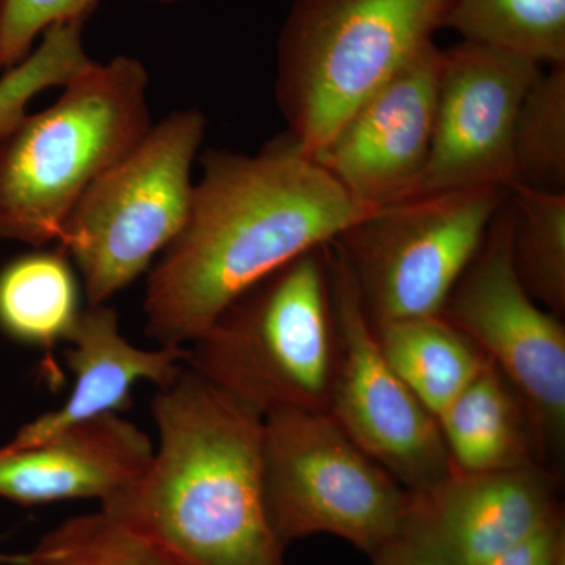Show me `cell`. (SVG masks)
<instances>
[{"label":"cell","mask_w":565,"mask_h":565,"mask_svg":"<svg viewBox=\"0 0 565 565\" xmlns=\"http://www.w3.org/2000/svg\"><path fill=\"white\" fill-rule=\"evenodd\" d=\"M202 163L188 223L148 278L147 332L159 345L199 340L253 286L377 210L288 132L256 154L210 151Z\"/></svg>","instance_id":"6da1fadb"},{"label":"cell","mask_w":565,"mask_h":565,"mask_svg":"<svg viewBox=\"0 0 565 565\" xmlns=\"http://www.w3.org/2000/svg\"><path fill=\"white\" fill-rule=\"evenodd\" d=\"M151 412L158 449L102 511L181 565H285L264 500V418L185 366Z\"/></svg>","instance_id":"7a4b0ae2"},{"label":"cell","mask_w":565,"mask_h":565,"mask_svg":"<svg viewBox=\"0 0 565 565\" xmlns=\"http://www.w3.org/2000/svg\"><path fill=\"white\" fill-rule=\"evenodd\" d=\"M63 87L0 140V239L57 243L82 193L150 132L148 73L137 58L92 61Z\"/></svg>","instance_id":"3957f363"},{"label":"cell","mask_w":565,"mask_h":565,"mask_svg":"<svg viewBox=\"0 0 565 565\" xmlns=\"http://www.w3.org/2000/svg\"><path fill=\"white\" fill-rule=\"evenodd\" d=\"M192 344L193 373L262 418L327 412L337 362L330 244L253 286Z\"/></svg>","instance_id":"277c9868"},{"label":"cell","mask_w":565,"mask_h":565,"mask_svg":"<svg viewBox=\"0 0 565 565\" xmlns=\"http://www.w3.org/2000/svg\"><path fill=\"white\" fill-rule=\"evenodd\" d=\"M455 0H296L278 39L277 102L318 158L345 118L446 28Z\"/></svg>","instance_id":"5b68a950"},{"label":"cell","mask_w":565,"mask_h":565,"mask_svg":"<svg viewBox=\"0 0 565 565\" xmlns=\"http://www.w3.org/2000/svg\"><path fill=\"white\" fill-rule=\"evenodd\" d=\"M204 131L199 110L174 111L82 193L57 243L79 270L88 303L106 305L180 236Z\"/></svg>","instance_id":"8992f818"},{"label":"cell","mask_w":565,"mask_h":565,"mask_svg":"<svg viewBox=\"0 0 565 565\" xmlns=\"http://www.w3.org/2000/svg\"><path fill=\"white\" fill-rule=\"evenodd\" d=\"M263 482L267 515L282 545L330 534L367 556L401 530L414 500L329 412L264 418Z\"/></svg>","instance_id":"52a82bcc"},{"label":"cell","mask_w":565,"mask_h":565,"mask_svg":"<svg viewBox=\"0 0 565 565\" xmlns=\"http://www.w3.org/2000/svg\"><path fill=\"white\" fill-rule=\"evenodd\" d=\"M508 196L501 188L414 196L341 234L333 245L371 323L440 315Z\"/></svg>","instance_id":"ba28073f"},{"label":"cell","mask_w":565,"mask_h":565,"mask_svg":"<svg viewBox=\"0 0 565 565\" xmlns=\"http://www.w3.org/2000/svg\"><path fill=\"white\" fill-rule=\"evenodd\" d=\"M440 315L467 334L514 388L550 470L548 463L563 455L565 440V329L559 316L535 302L516 275L509 196Z\"/></svg>","instance_id":"9c48e42d"},{"label":"cell","mask_w":565,"mask_h":565,"mask_svg":"<svg viewBox=\"0 0 565 565\" xmlns=\"http://www.w3.org/2000/svg\"><path fill=\"white\" fill-rule=\"evenodd\" d=\"M337 362L330 416L353 444L411 493H426L455 471L437 418L386 362L343 256L330 244Z\"/></svg>","instance_id":"30bf717a"},{"label":"cell","mask_w":565,"mask_h":565,"mask_svg":"<svg viewBox=\"0 0 565 565\" xmlns=\"http://www.w3.org/2000/svg\"><path fill=\"white\" fill-rule=\"evenodd\" d=\"M542 68L470 41L444 50L433 147L408 199L473 188L511 192L516 184L512 158L516 114Z\"/></svg>","instance_id":"8fae6325"},{"label":"cell","mask_w":565,"mask_h":565,"mask_svg":"<svg viewBox=\"0 0 565 565\" xmlns=\"http://www.w3.org/2000/svg\"><path fill=\"white\" fill-rule=\"evenodd\" d=\"M444 50L433 43L345 118L316 161L353 200L403 202L422 180L430 147Z\"/></svg>","instance_id":"7c38bea8"},{"label":"cell","mask_w":565,"mask_h":565,"mask_svg":"<svg viewBox=\"0 0 565 565\" xmlns=\"http://www.w3.org/2000/svg\"><path fill=\"white\" fill-rule=\"evenodd\" d=\"M150 437L118 414L71 424L32 446L0 451V497L24 505L96 498L106 503L150 465Z\"/></svg>","instance_id":"4fadbf2b"},{"label":"cell","mask_w":565,"mask_h":565,"mask_svg":"<svg viewBox=\"0 0 565 565\" xmlns=\"http://www.w3.org/2000/svg\"><path fill=\"white\" fill-rule=\"evenodd\" d=\"M435 534L463 565H481L564 516L553 471L544 467L452 473L414 493Z\"/></svg>","instance_id":"5bb4252c"},{"label":"cell","mask_w":565,"mask_h":565,"mask_svg":"<svg viewBox=\"0 0 565 565\" xmlns=\"http://www.w3.org/2000/svg\"><path fill=\"white\" fill-rule=\"evenodd\" d=\"M66 364L74 382L70 397L57 411L22 427L11 444L32 446L65 429L131 405L134 386L141 381L158 388L172 384L184 370L188 349L161 345L158 351L136 348L122 337L118 315L107 305H90L68 337Z\"/></svg>","instance_id":"9a60e30c"},{"label":"cell","mask_w":565,"mask_h":565,"mask_svg":"<svg viewBox=\"0 0 565 565\" xmlns=\"http://www.w3.org/2000/svg\"><path fill=\"white\" fill-rule=\"evenodd\" d=\"M437 422L455 473L544 467L525 405L492 363Z\"/></svg>","instance_id":"2e32d148"},{"label":"cell","mask_w":565,"mask_h":565,"mask_svg":"<svg viewBox=\"0 0 565 565\" xmlns=\"http://www.w3.org/2000/svg\"><path fill=\"white\" fill-rule=\"evenodd\" d=\"M373 329L386 362L435 418L490 363L441 315L399 319Z\"/></svg>","instance_id":"e0dca14e"},{"label":"cell","mask_w":565,"mask_h":565,"mask_svg":"<svg viewBox=\"0 0 565 565\" xmlns=\"http://www.w3.org/2000/svg\"><path fill=\"white\" fill-rule=\"evenodd\" d=\"M81 315V282L61 247L36 248L0 270V330L11 340L52 351Z\"/></svg>","instance_id":"ac0fdd59"},{"label":"cell","mask_w":565,"mask_h":565,"mask_svg":"<svg viewBox=\"0 0 565 565\" xmlns=\"http://www.w3.org/2000/svg\"><path fill=\"white\" fill-rule=\"evenodd\" d=\"M446 28L541 66L565 65V0H455Z\"/></svg>","instance_id":"d6986e66"},{"label":"cell","mask_w":565,"mask_h":565,"mask_svg":"<svg viewBox=\"0 0 565 565\" xmlns=\"http://www.w3.org/2000/svg\"><path fill=\"white\" fill-rule=\"evenodd\" d=\"M512 259L526 291L553 315L565 313V192L515 185Z\"/></svg>","instance_id":"ffe728a7"},{"label":"cell","mask_w":565,"mask_h":565,"mask_svg":"<svg viewBox=\"0 0 565 565\" xmlns=\"http://www.w3.org/2000/svg\"><path fill=\"white\" fill-rule=\"evenodd\" d=\"M515 185L565 192V65L541 70L527 88L512 140Z\"/></svg>","instance_id":"44dd1931"},{"label":"cell","mask_w":565,"mask_h":565,"mask_svg":"<svg viewBox=\"0 0 565 565\" xmlns=\"http://www.w3.org/2000/svg\"><path fill=\"white\" fill-rule=\"evenodd\" d=\"M24 565H181L166 550L99 511L73 516L41 539Z\"/></svg>","instance_id":"7402d4cb"},{"label":"cell","mask_w":565,"mask_h":565,"mask_svg":"<svg viewBox=\"0 0 565 565\" xmlns=\"http://www.w3.org/2000/svg\"><path fill=\"white\" fill-rule=\"evenodd\" d=\"M82 28V21L52 25L40 46L0 77V140L20 125L39 93L63 87L92 62L84 50Z\"/></svg>","instance_id":"603a6c76"},{"label":"cell","mask_w":565,"mask_h":565,"mask_svg":"<svg viewBox=\"0 0 565 565\" xmlns=\"http://www.w3.org/2000/svg\"><path fill=\"white\" fill-rule=\"evenodd\" d=\"M173 3L180 0H152ZM98 0H0V70L31 54L40 33L62 22L84 21Z\"/></svg>","instance_id":"cb8c5ba5"},{"label":"cell","mask_w":565,"mask_h":565,"mask_svg":"<svg viewBox=\"0 0 565 565\" xmlns=\"http://www.w3.org/2000/svg\"><path fill=\"white\" fill-rule=\"evenodd\" d=\"M370 559L373 565H463L435 534L415 497L401 530Z\"/></svg>","instance_id":"d4e9b609"},{"label":"cell","mask_w":565,"mask_h":565,"mask_svg":"<svg viewBox=\"0 0 565 565\" xmlns=\"http://www.w3.org/2000/svg\"><path fill=\"white\" fill-rule=\"evenodd\" d=\"M565 552L564 516L533 537L481 565H556Z\"/></svg>","instance_id":"484cf974"},{"label":"cell","mask_w":565,"mask_h":565,"mask_svg":"<svg viewBox=\"0 0 565 565\" xmlns=\"http://www.w3.org/2000/svg\"><path fill=\"white\" fill-rule=\"evenodd\" d=\"M25 555H0V565H24Z\"/></svg>","instance_id":"4316f807"},{"label":"cell","mask_w":565,"mask_h":565,"mask_svg":"<svg viewBox=\"0 0 565 565\" xmlns=\"http://www.w3.org/2000/svg\"><path fill=\"white\" fill-rule=\"evenodd\" d=\"M556 565H565V552L563 555L559 556V559H557Z\"/></svg>","instance_id":"83f0119b"},{"label":"cell","mask_w":565,"mask_h":565,"mask_svg":"<svg viewBox=\"0 0 565 565\" xmlns=\"http://www.w3.org/2000/svg\"><path fill=\"white\" fill-rule=\"evenodd\" d=\"M0 451H2V448H0Z\"/></svg>","instance_id":"f1b7e54d"}]
</instances>
